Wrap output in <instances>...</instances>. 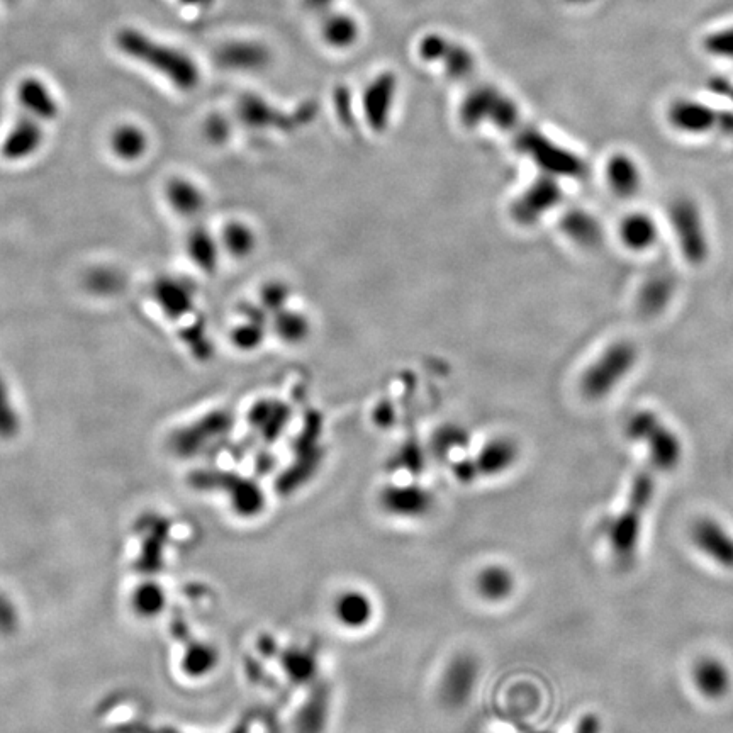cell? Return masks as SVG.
<instances>
[{
	"instance_id": "obj_27",
	"label": "cell",
	"mask_w": 733,
	"mask_h": 733,
	"mask_svg": "<svg viewBox=\"0 0 733 733\" xmlns=\"http://www.w3.org/2000/svg\"><path fill=\"white\" fill-rule=\"evenodd\" d=\"M618 233L622 238L623 247L630 248L633 252L649 250L659 238L657 224L644 213L628 214L627 218H623Z\"/></svg>"
},
{
	"instance_id": "obj_5",
	"label": "cell",
	"mask_w": 733,
	"mask_h": 733,
	"mask_svg": "<svg viewBox=\"0 0 733 733\" xmlns=\"http://www.w3.org/2000/svg\"><path fill=\"white\" fill-rule=\"evenodd\" d=\"M486 121L499 129H511L518 123L515 104L493 87L472 90L460 106V123L465 128H477Z\"/></svg>"
},
{
	"instance_id": "obj_4",
	"label": "cell",
	"mask_w": 733,
	"mask_h": 733,
	"mask_svg": "<svg viewBox=\"0 0 733 733\" xmlns=\"http://www.w3.org/2000/svg\"><path fill=\"white\" fill-rule=\"evenodd\" d=\"M627 435L647 445L650 460L659 471H672L683 459V443L655 413L640 411L633 415L628 421Z\"/></svg>"
},
{
	"instance_id": "obj_10",
	"label": "cell",
	"mask_w": 733,
	"mask_h": 733,
	"mask_svg": "<svg viewBox=\"0 0 733 733\" xmlns=\"http://www.w3.org/2000/svg\"><path fill=\"white\" fill-rule=\"evenodd\" d=\"M153 303L168 321L180 323L196 309V287L175 275H162L152 284Z\"/></svg>"
},
{
	"instance_id": "obj_31",
	"label": "cell",
	"mask_w": 733,
	"mask_h": 733,
	"mask_svg": "<svg viewBox=\"0 0 733 733\" xmlns=\"http://www.w3.org/2000/svg\"><path fill=\"white\" fill-rule=\"evenodd\" d=\"M328 718V691L318 689L297 711V733H321Z\"/></svg>"
},
{
	"instance_id": "obj_18",
	"label": "cell",
	"mask_w": 733,
	"mask_h": 733,
	"mask_svg": "<svg viewBox=\"0 0 733 733\" xmlns=\"http://www.w3.org/2000/svg\"><path fill=\"white\" fill-rule=\"evenodd\" d=\"M672 224L689 262H701L706 253L705 231L700 214L691 202H676L672 209Z\"/></svg>"
},
{
	"instance_id": "obj_32",
	"label": "cell",
	"mask_w": 733,
	"mask_h": 733,
	"mask_svg": "<svg viewBox=\"0 0 733 733\" xmlns=\"http://www.w3.org/2000/svg\"><path fill=\"white\" fill-rule=\"evenodd\" d=\"M562 231L581 247H596L601 238V228L596 219L582 211H571L562 219Z\"/></svg>"
},
{
	"instance_id": "obj_36",
	"label": "cell",
	"mask_w": 733,
	"mask_h": 733,
	"mask_svg": "<svg viewBox=\"0 0 733 733\" xmlns=\"http://www.w3.org/2000/svg\"><path fill=\"white\" fill-rule=\"evenodd\" d=\"M21 430V415L12 398L6 375L0 372V440H12Z\"/></svg>"
},
{
	"instance_id": "obj_19",
	"label": "cell",
	"mask_w": 733,
	"mask_h": 733,
	"mask_svg": "<svg viewBox=\"0 0 733 733\" xmlns=\"http://www.w3.org/2000/svg\"><path fill=\"white\" fill-rule=\"evenodd\" d=\"M398 80L386 72L370 82L364 92V112L367 123L374 131H384L391 118L392 104L396 99Z\"/></svg>"
},
{
	"instance_id": "obj_3",
	"label": "cell",
	"mask_w": 733,
	"mask_h": 733,
	"mask_svg": "<svg viewBox=\"0 0 733 733\" xmlns=\"http://www.w3.org/2000/svg\"><path fill=\"white\" fill-rule=\"evenodd\" d=\"M635 364H637V350L632 343H613L582 375V394L593 401L606 398L622 384L623 379H627Z\"/></svg>"
},
{
	"instance_id": "obj_9",
	"label": "cell",
	"mask_w": 733,
	"mask_h": 733,
	"mask_svg": "<svg viewBox=\"0 0 733 733\" xmlns=\"http://www.w3.org/2000/svg\"><path fill=\"white\" fill-rule=\"evenodd\" d=\"M479 664L471 654L454 655L443 669L438 693L443 705L452 710L464 708L476 691Z\"/></svg>"
},
{
	"instance_id": "obj_16",
	"label": "cell",
	"mask_w": 733,
	"mask_h": 733,
	"mask_svg": "<svg viewBox=\"0 0 733 733\" xmlns=\"http://www.w3.org/2000/svg\"><path fill=\"white\" fill-rule=\"evenodd\" d=\"M331 613L340 627L359 632L374 620V601L362 589H343L333 599Z\"/></svg>"
},
{
	"instance_id": "obj_2",
	"label": "cell",
	"mask_w": 733,
	"mask_h": 733,
	"mask_svg": "<svg viewBox=\"0 0 733 733\" xmlns=\"http://www.w3.org/2000/svg\"><path fill=\"white\" fill-rule=\"evenodd\" d=\"M655 494V479L650 472H640L633 479L627 504L608 526V543L616 560L627 564L635 557L645 513Z\"/></svg>"
},
{
	"instance_id": "obj_42",
	"label": "cell",
	"mask_w": 733,
	"mask_h": 733,
	"mask_svg": "<svg viewBox=\"0 0 733 733\" xmlns=\"http://www.w3.org/2000/svg\"><path fill=\"white\" fill-rule=\"evenodd\" d=\"M454 474L457 477V481L464 482V484L476 481L477 477H479L474 459H464L457 462L454 465Z\"/></svg>"
},
{
	"instance_id": "obj_28",
	"label": "cell",
	"mask_w": 733,
	"mask_h": 733,
	"mask_svg": "<svg viewBox=\"0 0 733 733\" xmlns=\"http://www.w3.org/2000/svg\"><path fill=\"white\" fill-rule=\"evenodd\" d=\"M606 182L613 194L627 199L640 191L642 174L632 158L616 155L610 158V162L606 165Z\"/></svg>"
},
{
	"instance_id": "obj_39",
	"label": "cell",
	"mask_w": 733,
	"mask_h": 733,
	"mask_svg": "<svg viewBox=\"0 0 733 733\" xmlns=\"http://www.w3.org/2000/svg\"><path fill=\"white\" fill-rule=\"evenodd\" d=\"M262 331L263 326L258 325L257 319H253L250 313H247V319L236 326L231 333V338L236 347L241 350H252L262 343Z\"/></svg>"
},
{
	"instance_id": "obj_23",
	"label": "cell",
	"mask_w": 733,
	"mask_h": 733,
	"mask_svg": "<svg viewBox=\"0 0 733 733\" xmlns=\"http://www.w3.org/2000/svg\"><path fill=\"white\" fill-rule=\"evenodd\" d=\"M515 588L516 581L513 572L501 564H489V566L482 567L474 579L477 596L491 605H498L506 601L511 594L515 593Z\"/></svg>"
},
{
	"instance_id": "obj_43",
	"label": "cell",
	"mask_w": 733,
	"mask_h": 733,
	"mask_svg": "<svg viewBox=\"0 0 733 733\" xmlns=\"http://www.w3.org/2000/svg\"><path fill=\"white\" fill-rule=\"evenodd\" d=\"M306 2V6L311 9V11H326V9H330L331 6H333V2L335 0H304Z\"/></svg>"
},
{
	"instance_id": "obj_40",
	"label": "cell",
	"mask_w": 733,
	"mask_h": 733,
	"mask_svg": "<svg viewBox=\"0 0 733 733\" xmlns=\"http://www.w3.org/2000/svg\"><path fill=\"white\" fill-rule=\"evenodd\" d=\"M87 284L94 292L111 294V292L118 291L121 287V277H119L118 272H112L109 269H97L89 275Z\"/></svg>"
},
{
	"instance_id": "obj_21",
	"label": "cell",
	"mask_w": 733,
	"mask_h": 733,
	"mask_svg": "<svg viewBox=\"0 0 733 733\" xmlns=\"http://www.w3.org/2000/svg\"><path fill=\"white\" fill-rule=\"evenodd\" d=\"M216 62L228 70L258 72L269 65L270 51L257 41H235L219 48Z\"/></svg>"
},
{
	"instance_id": "obj_22",
	"label": "cell",
	"mask_w": 733,
	"mask_h": 733,
	"mask_svg": "<svg viewBox=\"0 0 733 733\" xmlns=\"http://www.w3.org/2000/svg\"><path fill=\"white\" fill-rule=\"evenodd\" d=\"M693 683L706 700H722L732 688V676L717 657H703L694 664Z\"/></svg>"
},
{
	"instance_id": "obj_41",
	"label": "cell",
	"mask_w": 733,
	"mask_h": 733,
	"mask_svg": "<svg viewBox=\"0 0 733 733\" xmlns=\"http://www.w3.org/2000/svg\"><path fill=\"white\" fill-rule=\"evenodd\" d=\"M231 126L228 119H224L221 114H213L206 119L204 123V135L214 145H221L230 138Z\"/></svg>"
},
{
	"instance_id": "obj_1",
	"label": "cell",
	"mask_w": 733,
	"mask_h": 733,
	"mask_svg": "<svg viewBox=\"0 0 733 733\" xmlns=\"http://www.w3.org/2000/svg\"><path fill=\"white\" fill-rule=\"evenodd\" d=\"M116 46L123 55L140 62L179 90H194L201 80L197 63L185 51L165 45L140 29L123 28L116 33Z\"/></svg>"
},
{
	"instance_id": "obj_11",
	"label": "cell",
	"mask_w": 733,
	"mask_h": 733,
	"mask_svg": "<svg viewBox=\"0 0 733 733\" xmlns=\"http://www.w3.org/2000/svg\"><path fill=\"white\" fill-rule=\"evenodd\" d=\"M199 477H201L202 482H208L209 486L223 487L224 494L230 498L233 510L241 518H255L267 506V499H265L262 487L257 486L255 482L250 481L247 477H241L238 474H221V472H218V474H204L202 472Z\"/></svg>"
},
{
	"instance_id": "obj_13",
	"label": "cell",
	"mask_w": 733,
	"mask_h": 733,
	"mask_svg": "<svg viewBox=\"0 0 733 733\" xmlns=\"http://www.w3.org/2000/svg\"><path fill=\"white\" fill-rule=\"evenodd\" d=\"M694 547L723 569H733V535L713 518L696 520L689 530Z\"/></svg>"
},
{
	"instance_id": "obj_24",
	"label": "cell",
	"mask_w": 733,
	"mask_h": 733,
	"mask_svg": "<svg viewBox=\"0 0 733 733\" xmlns=\"http://www.w3.org/2000/svg\"><path fill=\"white\" fill-rule=\"evenodd\" d=\"M109 146L119 162L135 163L145 157L150 148V138L138 124H119L109 138Z\"/></svg>"
},
{
	"instance_id": "obj_8",
	"label": "cell",
	"mask_w": 733,
	"mask_h": 733,
	"mask_svg": "<svg viewBox=\"0 0 733 733\" xmlns=\"http://www.w3.org/2000/svg\"><path fill=\"white\" fill-rule=\"evenodd\" d=\"M377 504L386 515L398 520H421L435 508V498L425 486L386 484L377 494Z\"/></svg>"
},
{
	"instance_id": "obj_29",
	"label": "cell",
	"mask_w": 733,
	"mask_h": 733,
	"mask_svg": "<svg viewBox=\"0 0 733 733\" xmlns=\"http://www.w3.org/2000/svg\"><path fill=\"white\" fill-rule=\"evenodd\" d=\"M238 118L241 123L247 124L250 128H286L287 118H284L275 107L269 102L263 101L262 97L245 94L238 102Z\"/></svg>"
},
{
	"instance_id": "obj_7",
	"label": "cell",
	"mask_w": 733,
	"mask_h": 733,
	"mask_svg": "<svg viewBox=\"0 0 733 733\" xmlns=\"http://www.w3.org/2000/svg\"><path fill=\"white\" fill-rule=\"evenodd\" d=\"M231 425L233 420L230 413L216 409L206 416H201L191 425L182 426L175 431L170 445L177 455L196 457L206 452L211 443L218 442L219 438L224 437L230 431Z\"/></svg>"
},
{
	"instance_id": "obj_17",
	"label": "cell",
	"mask_w": 733,
	"mask_h": 733,
	"mask_svg": "<svg viewBox=\"0 0 733 733\" xmlns=\"http://www.w3.org/2000/svg\"><path fill=\"white\" fill-rule=\"evenodd\" d=\"M184 248L187 257L196 265L197 269L202 270L204 274L216 272L223 250L219 245L218 235L213 233L208 224L204 223V219L187 224Z\"/></svg>"
},
{
	"instance_id": "obj_6",
	"label": "cell",
	"mask_w": 733,
	"mask_h": 733,
	"mask_svg": "<svg viewBox=\"0 0 733 733\" xmlns=\"http://www.w3.org/2000/svg\"><path fill=\"white\" fill-rule=\"evenodd\" d=\"M50 124V119L40 112L21 107V112L0 145V157L11 163L31 160L45 145L46 129Z\"/></svg>"
},
{
	"instance_id": "obj_14",
	"label": "cell",
	"mask_w": 733,
	"mask_h": 733,
	"mask_svg": "<svg viewBox=\"0 0 733 733\" xmlns=\"http://www.w3.org/2000/svg\"><path fill=\"white\" fill-rule=\"evenodd\" d=\"M165 201L172 213L185 224L201 221L208 209V197L201 185L182 175L172 177L165 184Z\"/></svg>"
},
{
	"instance_id": "obj_33",
	"label": "cell",
	"mask_w": 733,
	"mask_h": 733,
	"mask_svg": "<svg viewBox=\"0 0 733 733\" xmlns=\"http://www.w3.org/2000/svg\"><path fill=\"white\" fill-rule=\"evenodd\" d=\"M323 38L333 48H348L359 38V24L348 14H331L323 23Z\"/></svg>"
},
{
	"instance_id": "obj_44",
	"label": "cell",
	"mask_w": 733,
	"mask_h": 733,
	"mask_svg": "<svg viewBox=\"0 0 733 733\" xmlns=\"http://www.w3.org/2000/svg\"><path fill=\"white\" fill-rule=\"evenodd\" d=\"M179 2L194 9H209L214 4V0H179Z\"/></svg>"
},
{
	"instance_id": "obj_45",
	"label": "cell",
	"mask_w": 733,
	"mask_h": 733,
	"mask_svg": "<svg viewBox=\"0 0 733 733\" xmlns=\"http://www.w3.org/2000/svg\"><path fill=\"white\" fill-rule=\"evenodd\" d=\"M6 2H16V0H6Z\"/></svg>"
},
{
	"instance_id": "obj_25",
	"label": "cell",
	"mask_w": 733,
	"mask_h": 733,
	"mask_svg": "<svg viewBox=\"0 0 733 733\" xmlns=\"http://www.w3.org/2000/svg\"><path fill=\"white\" fill-rule=\"evenodd\" d=\"M17 102H19V107L40 112L45 118L50 119L51 123L60 114L58 99L51 92L50 87L38 77H26L21 80V84L17 87Z\"/></svg>"
},
{
	"instance_id": "obj_15",
	"label": "cell",
	"mask_w": 733,
	"mask_h": 733,
	"mask_svg": "<svg viewBox=\"0 0 733 733\" xmlns=\"http://www.w3.org/2000/svg\"><path fill=\"white\" fill-rule=\"evenodd\" d=\"M559 201L560 189L555 177H542L513 202L511 214L516 223L528 226L552 211Z\"/></svg>"
},
{
	"instance_id": "obj_30",
	"label": "cell",
	"mask_w": 733,
	"mask_h": 733,
	"mask_svg": "<svg viewBox=\"0 0 733 733\" xmlns=\"http://www.w3.org/2000/svg\"><path fill=\"white\" fill-rule=\"evenodd\" d=\"M274 314L272 330L280 342L287 345H301L308 340V336L311 335V323L306 314L289 308L280 309Z\"/></svg>"
},
{
	"instance_id": "obj_35",
	"label": "cell",
	"mask_w": 733,
	"mask_h": 733,
	"mask_svg": "<svg viewBox=\"0 0 733 733\" xmlns=\"http://www.w3.org/2000/svg\"><path fill=\"white\" fill-rule=\"evenodd\" d=\"M250 423L255 430L260 431L265 440L274 442L280 437V431L284 430L287 425V409L284 406H270V404H260L250 415Z\"/></svg>"
},
{
	"instance_id": "obj_37",
	"label": "cell",
	"mask_w": 733,
	"mask_h": 733,
	"mask_svg": "<svg viewBox=\"0 0 733 733\" xmlns=\"http://www.w3.org/2000/svg\"><path fill=\"white\" fill-rule=\"evenodd\" d=\"M467 443H469V437H467L464 430L454 428V426H445L433 437L431 450H433V454L437 455L438 459H447L448 455L457 450L455 447L464 448L467 447Z\"/></svg>"
},
{
	"instance_id": "obj_26",
	"label": "cell",
	"mask_w": 733,
	"mask_h": 733,
	"mask_svg": "<svg viewBox=\"0 0 733 733\" xmlns=\"http://www.w3.org/2000/svg\"><path fill=\"white\" fill-rule=\"evenodd\" d=\"M218 238L221 250L228 253L230 257L236 258V260H245L258 247L257 231L241 219H231V221L224 224Z\"/></svg>"
},
{
	"instance_id": "obj_38",
	"label": "cell",
	"mask_w": 733,
	"mask_h": 733,
	"mask_svg": "<svg viewBox=\"0 0 733 733\" xmlns=\"http://www.w3.org/2000/svg\"><path fill=\"white\" fill-rule=\"evenodd\" d=\"M184 667L192 676L208 674L216 667V652L208 645H196L185 657Z\"/></svg>"
},
{
	"instance_id": "obj_20",
	"label": "cell",
	"mask_w": 733,
	"mask_h": 733,
	"mask_svg": "<svg viewBox=\"0 0 733 733\" xmlns=\"http://www.w3.org/2000/svg\"><path fill=\"white\" fill-rule=\"evenodd\" d=\"M520 448L510 437H494L482 445L474 457L479 477H498L515 467Z\"/></svg>"
},
{
	"instance_id": "obj_12",
	"label": "cell",
	"mask_w": 733,
	"mask_h": 733,
	"mask_svg": "<svg viewBox=\"0 0 733 733\" xmlns=\"http://www.w3.org/2000/svg\"><path fill=\"white\" fill-rule=\"evenodd\" d=\"M420 56L426 62H440L452 79H465L476 70V58L465 46L440 34H428L420 43Z\"/></svg>"
},
{
	"instance_id": "obj_34",
	"label": "cell",
	"mask_w": 733,
	"mask_h": 733,
	"mask_svg": "<svg viewBox=\"0 0 733 733\" xmlns=\"http://www.w3.org/2000/svg\"><path fill=\"white\" fill-rule=\"evenodd\" d=\"M280 664H282V669L286 672L287 678L296 684L311 683L316 678V672H318L316 659H314V655L309 650H284Z\"/></svg>"
}]
</instances>
